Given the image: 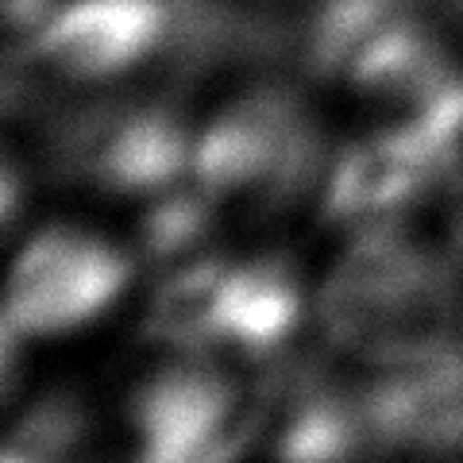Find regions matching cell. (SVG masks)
<instances>
[{
  "instance_id": "5b68a950",
  "label": "cell",
  "mask_w": 463,
  "mask_h": 463,
  "mask_svg": "<svg viewBox=\"0 0 463 463\" xmlns=\"http://www.w3.org/2000/svg\"><path fill=\"white\" fill-rule=\"evenodd\" d=\"M132 279V259L81 228H47L27 240L8 279L5 336H54L100 317Z\"/></svg>"
},
{
  "instance_id": "277c9868",
  "label": "cell",
  "mask_w": 463,
  "mask_h": 463,
  "mask_svg": "<svg viewBox=\"0 0 463 463\" xmlns=\"http://www.w3.org/2000/svg\"><path fill=\"white\" fill-rule=\"evenodd\" d=\"M270 398H248L209 364H174L151 374L132 398L139 456L151 463L228 459L267 421Z\"/></svg>"
},
{
  "instance_id": "ba28073f",
  "label": "cell",
  "mask_w": 463,
  "mask_h": 463,
  "mask_svg": "<svg viewBox=\"0 0 463 463\" xmlns=\"http://www.w3.org/2000/svg\"><path fill=\"white\" fill-rule=\"evenodd\" d=\"M359 394L374 448H463V347L413 367H390Z\"/></svg>"
},
{
  "instance_id": "8992f818",
  "label": "cell",
  "mask_w": 463,
  "mask_h": 463,
  "mask_svg": "<svg viewBox=\"0 0 463 463\" xmlns=\"http://www.w3.org/2000/svg\"><path fill=\"white\" fill-rule=\"evenodd\" d=\"M182 0H70L35 27L32 62L66 81L120 78L174 47Z\"/></svg>"
},
{
  "instance_id": "8fae6325",
  "label": "cell",
  "mask_w": 463,
  "mask_h": 463,
  "mask_svg": "<svg viewBox=\"0 0 463 463\" xmlns=\"http://www.w3.org/2000/svg\"><path fill=\"white\" fill-rule=\"evenodd\" d=\"M216 213H221V205L197 182L158 194L139 228L143 251H147V259H163V263L166 259H182L197 243H205L209 228L216 224Z\"/></svg>"
},
{
  "instance_id": "7c38bea8",
  "label": "cell",
  "mask_w": 463,
  "mask_h": 463,
  "mask_svg": "<svg viewBox=\"0 0 463 463\" xmlns=\"http://www.w3.org/2000/svg\"><path fill=\"white\" fill-rule=\"evenodd\" d=\"M85 429H90V413L85 405L70 394H47L27 410L8 437L5 463H39V459H58L74 448Z\"/></svg>"
},
{
  "instance_id": "30bf717a",
  "label": "cell",
  "mask_w": 463,
  "mask_h": 463,
  "mask_svg": "<svg viewBox=\"0 0 463 463\" xmlns=\"http://www.w3.org/2000/svg\"><path fill=\"white\" fill-rule=\"evenodd\" d=\"M232 267L224 259H194L166 279L147 309V336L182 352L221 347Z\"/></svg>"
},
{
  "instance_id": "5bb4252c",
  "label": "cell",
  "mask_w": 463,
  "mask_h": 463,
  "mask_svg": "<svg viewBox=\"0 0 463 463\" xmlns=\"http://www.w3.org/2000/svg\"><path fill=\"white\" fill-rule=\"evenodd\" d=\"M448 228H452V243L463 255V166L456 170V185H452V209H448Z\"/></svg>"
},
{
  "instance_id": "9c48e42d",
  "label": "cell",
  "mask_w": 463,
  "mask_h": 463,
  "mask_svg": "<svg viewBox=\"0 0 463 463\" xmlns=\"http://www.w3.org/2000/svg\"><path fill=\"white\" fill-rule=\"evenodd\" d=\"M301 321V282L286 259H255L232 267L221 347L270 355L294 336Z\"/></svg>"
},
{
  "instance_id": "6da1fadb",
  "label": "cell",
  "mask_w": 463,
  "mask_h": 463,
  "mask_svg": "<svg viewBox=\"0 0 463 463\" xmlns=\"http://www.w3.org/2000/svg\"><path fill=\"white\" fill-rule=\"evenodd\" d=\"M317 321L328 344L371 367H413L459 347L463 282L394 224L367 228L325 279Z\"/></svg>"
},
{
  "instance_id": "3957f363",
  "label": "cell",
  "mask_w": 463,
  "mask_h": 463,
  "mask_svg": "<svg viewBox=\"0 0 463 463\" xmlns=\"http://www.w3.org/2000/svg\"><path fill=\"white\" fill-rule=\"evenodd\" d=\"M194 143L185 116L166 100H112L58 120L51 155L93 190L158 197L190 178Z\"/></svg>"
},
{
  "instance_id": "52a82bcc",
  "label": "cell",
  "mask_w": 463,
  "mask_h": 463,
  "mask_svg": "<svg viewBox=\"0 0 463 463\" xmlns=\"http://www.w3.org/2000/svg\"><path fill=\"white\" fill-rule=\"evenodd\" d=\"M448 174L440 155L402 128L379 124L336 155L321 178V216L332 228H383Z\"/></svg>"
},
{
  "instance_id": "7a4b0ae2",
  "label": "cell",
  "mask_w": 463,
  "mask_h": 463,
  "mask_svg": "<svg viewBox=\"0 0 463 463\" xmlns=\"http://www.w3.org/2000/svg\"><path fill=\"white\" fill-rule=\"evenodd\" d=\"M321 178V124L286 85H263L232 100L194 143L190 182H197L221 209H286Z\"/></svg>"
},
{
  "instance_id": "4fadbf2b",
  "label": "cell",
  "mask_w": 463,
  "mask_h": 463,
  "mask_svg": "<svg viewBox=\"0 0 463 463\" xmlns=\"http://www.w3.org/2000/svg\"><path fill=\"white\" fill-rule=\"evenodd\" d=\"M54 0H5V16L12 32H35V27L51 16Z\"/></svg>"
}]
</instances>
